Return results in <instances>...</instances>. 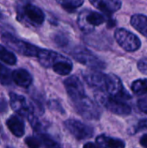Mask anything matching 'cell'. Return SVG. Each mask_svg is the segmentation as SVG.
<instances>
[{"mask_svg":"<svg viewBox=\"0 0 147 148\" xmlns=\"http://www.w3.org/2000/svg\"><path fill=\"white\" fill-rule=\"evenodd\" d=\"M12 81V72L0 62V83L2 85H10Z\"/></svg>","mask_w":147,"mask_h":148,"instance_id":"obj_22","label":"cell"},{"mask_svg":"<svg viewBox=\"0 0 147 148\" xmlns=\"http://www.w3.org/2000/svg\"><path fill=\"white\" fill-rule=\"evenodd\" d=\"M114 37L119 45L128 52L136 51L141 46L139 38L125 29H117L114 33Z\"/></svg>","mask_w":147,"mask_h":148,"instance_id":"obj_6","label":"cell"},{"mask_svg":"<svg viewBox=\"0 0 147 148\" xmlns=\"http://www.w3.org/2000/svg\"><path fill=\"white\" fill-rule=\"evenodd\" d=\"M106 92H107L112 97L120 101L131 99L130 94L124 88L120 79L113 74L107 75Z\"/></svg>","mask_w":147,"mask_h":148,"instance_id":"obj_8","label":"cell"},{"mask_svg":"<svg viewBox=\"0 0 147 148\" xmlns=\"http://www.w3.org/2000/svg\"><path fill=\"white\" fill-rule=\"evenodd\" d=\"M52 69L56 74L60 75H67L71 72L73 69V64L71 61L68 57L65 56L64 58L60 60L58 62H56L52 67Z\"/></svg>","mask_w":147,"mask_h":148,"instance_id":"obj_19","label":"cell"},{"mask_svg":"<svg viewBox=\"0 0 147 148\" xmlns=\"http://www.w3.org/2000/svg\"><path fill=\"white\" fill-rule=\"evenodd\" d=\"M17 18L33 26L42 25L45 19L43 11L37 6L26 3L17 8Z\"/></svg>","mask_w":147,"mask_h":148,"instance_id":"obj_2","label":"cell"},{"mask_svg":"<svg viewBox=\"0 0 147 148\" xmlns=\"http://www.w3.org/2000/svg\"><path fill=\"white\" fill-rule=\"evenodd\" d=\"M138 106L139 108V109L147 114V97L146 98H143V99H140L139 101H138Z\"/></svg>","mask_w":147,"mask_h":148,"instance_id":"obj_27","label":"cell"},{"mask_svg":"<svg viewBox=\"0 0 147 148\" xmlns=\"http://www.w3.org/2000/svg\"><path fill=\"white\" fill-rule=\"evenodd\" d=\"M0 16H1V15H0Z\"/></svg>","mask_w":147,"mask_h":148,"instance_id":"obj_33","label":"cell"},{"mask_svg":"<svg viewBox=\"0 0 147 148\" xmlns=\"http://www.w3.org/2000/svg\"><path fill=\"white\" fill-rule=\"evenodd\" d=\"M40 140L42 143V145L46 148H60L59 145L49 135L47 134H40Z\"/></svg>","mask_w":147,"mask_h":148,"instance_id":"obj_24","label":"cell"},{"mask_svg":"<svg viewBox=\"0 0 147 148\" xmlns=\"http://www.w3.org/2000/svg\"><path fill=\"white\" fill-rule=\"evenodd\" d=\"M64 86H65V88L72 101L77 100V99L86 95L82 82L75 75L68 77L64 81Z\"/></svg>","mask_w":147,"mask_h":148,"instance_id":"obj_11","label":"cell"},{"mask_svg":"<svg viewBox=\"0 0 147 148\" xmlns=\"http://www.w3.org/2000/svg\"><path fill=\"white\" fill-rule=\"evenodd\" d=\"M77 113L86 120H98L101 117V110L98 106L88 96L84 95L73 101Z\"/></svg>","mask_w":147,"mask_h":148,"instance_id":"obj_4","label":"cell"},{"mask_svg":"<svg viewBox=\"0 0 147 148\" xmlns=\"http://www.w3.org/2000/svg\"><path fill=\"white\" fill-rule=\"evenodd\" d=\"M96 142L101 148H125L126 147L123 140L109 138L105 135H101L97 137Z\"/></svg>","mask_w":147,"mask_h":148,"instance_id":"obj_17","label":"cell"},{"mask_svg":"<svg viewBox=\"0 0 147 148\" xmlns=\"http://www.w3.org/2000/svg\"><path fill=\"white\" fill-rule=\"evenodd\" d=\"M140 144L143 147L147 148V134H145L140 139Z\"/></svg>","mask_w":147,"mask_h":148,"instance_id":"obj_29","label":"cell"},{"mask_svg":"<svg viewBox=\"0 0 147 148\" xmlns=\"http://www.w3.org/2000/svg\"><path fill=\"white\" fill-rule=\"evenodd\" d=\"M10 101L12 109L19 115L27 117L31 112H33L32 104H29L26 98L23 95L10 93Z\"/></svg>","mask_w":147,"mask_h":148,"instance_id":"obj_10","label":"cell"},{"mask_svg":"<svg viewBox=\"0 0 147 148\" xmlns=\"http://www.w3.org/2000/svg\"><path fill=\"white\" fill-rule=\"evenodd\" d=\"M25 144L29 147V148H40L42 146V141L36 137L29 136L25 139Z\"/></svg>","mask_w":147,"mask_h":148,"instance_id":"obj_25","label":"cell"},{"mask_svg":"<svg viewBox=\"0 0 147 148\" xmlns=\"http://www.w3.org/2000/svg\"><path fill=\"white\" fill-rule=\"evenodd\" d=\"M138 126H139V128H143V129L146 128L147 129V120H142V121H140L139 122V125Z\"/></svg>","mask_w":147,"mask_h":148,"instance_id":"obj_30","label":"cell"},{"mask_svg":"<svg viewBox=\"0 0 147 148\" xmlns=\"http://www.w3.org/2000/svg\"><path fill=\"white\" fill-rule=\"evenodd\" d=\"M7 148H11V147H7Z\"/></svg>","mask_w":147,"mask_h":148,"instance_id":"obj_32","label":"cell"},{"mask_svg":"<svg viewBox=\"0 0 147 148\" xmlns=\"http://www.w3.org/2000/svg\"><path fill=\"white\" fill-rule=\"evenodd\" d=\"M56 1L60 5H62L65 10H76L77 8L81 7L84 3V0H56Z\"/></svg>","mask_w":147,"mask_h":148,"instance_id":"obj_23","label":"cell"},{"mask_svg":"<svg viewBox=\"0 0 147 148\" xmlns=\"http://www.w3.org/2000/svg\"><path fill=\"white\" fill-rule=\"evenodd\" d=\"M72 54L76 61L92 68L93 69H103L105 67V64L102 61H101L94 54L84 47L79 46L75 48Z\"/></svg>","mask_w":147,"mask_h":148,"instance_id":"obj_7","label":"cell"},{"mask_svg":"<svg viewBox=\"0 0 147 148\" xmlns=\"http://www.w3.org/2000/svg\"><path fill=\"white\" fill-rule=\"evenodd\" d=\"M96 70L97 69H93V71L83 73V78L89 86L96 88L101 91H106L107 75Z\"/></svg>","mask_w":147,"mask_h":148,"instance_id":"obj_12","label":"cell"},{"mask_svg":"<svg viewBox=\"0 0 147 148\" xmlns=\"http://www.w3.org/2000/svg\"><path fill=\"white\" fill-rule=\"evenodd\" d=\"M95 98L101 106H103L106 109L115 114L128 115L132 112V109L129 105H127L120 100L112 97L109 95L101 93L95 95Z\"/></svg>","mask_w":147,"mask_h":148,"instance_id":"obj_3","label":"cell"},{"mask_svg":"<svg viewBox=\"0 0 147 148\" xmlns=\"http://www.w3.org/2000/svg\"><path fill=\"white\" fill-rule=\"evenodd\" d=\"M6 126L16 137L20 138L24 134V122L17 115L10 116L6 121Z\"/></svg>","mask_w":147,"mask_h":148,"instance_id":"obj_16","label":"cell"},{"mask_svg":"<svg viewBox=\"0 0 147 148\" xmlns=\"http://www.w3.org/2000/svg\"><path fill=\"white\" fill-rule=\"evenodd\" d=\"M2 41L10 49L24 56H37L41 49L28 42L20 40L14 36L5 33L1 37Z\"/></svg>","mask_w":147,"mask_h":148,"instance_id":"obj_1","label":"cell"},{"mask_svg":"<svg viewBox=\"0 0 147 148\" xmlns=\"http://www.w3.org/2000/svg\"><path fill=\"white\" fill-rule=\"evenodd\" d=\"M0 61L9 65H15L17 60L14 53H12L4 46L0 44Z\"/></svg>","mask_w":147,"mask_h":148,"instance_id":"obj_20","label":"cell"},{"mask_svg":"<svg viewBox=\"0 0 147 148\" xmlns=\"http://www.w3.org/2000/svg\"><path fill=\"white\" fill-rule=\"evenodd\" d=\"M138 68L143 74L147 75V58H142L139 61Z\"/></svg>","mask_w":147,"mask_h":148,"instance_id":"obj_26","label":"cell"},{"mask_svg":"<svg viewBox=\"0 0 147 148\" xmlns=\"http://www.w3.org/2000/svg\"><path fill=\"white\" fill-rule=\"evenodd\" d=\"M131 24L144 36L147 37V16L141 14L133 15L131 18Z\"/></svg>","mask_w":147,"mask_h":148,"instance_id":"obj_18","label":"cell"},{"mask_svg":"<svg viewBox=\"0 0 147 148\" xmlns=\"http://www.w3.org/2000/svg\"><path fill=\"white\" fill-rule=\"evenodd\" d=\"M106 18L96 11H82L78 17V25L84 33H91L95 26L104 23Z\"/></svg>","mask_w":147,"mask_h":148,"instance_id":"obj_5","label":"cell"},{"mask_svg":"<svg viewBox=\"0 0 147 148\" xmlns=\"http://www.w3.org/2000/svg\"><path fill=\"white\" fill-rule=\"evenodd\" d=\"M12 81L18 86L28 88L32 82V76L24 69H17L12 72Z\"/></svg>","mask_w":147,"mask_h":148,"instance_id":"obj_15","label":"cell"},{"mask_svg":"<svg viewBox=\"0 0 147 148\" xmlns=\"http://www.w3.org/2000/svg\"><path fill=\"white\" fill-rule=\"evenodd\" d=\"M90 3L101 11L110 15L119 10L121 7L120 0H89Z\"/></svg>","mask_w":147,"mask_h":148,"instance_id":"obj_14","label":"cell"},{"mask_svg":"<svg viewBox=\"0 0 147 148\" xmlns=\"http://www.w3.org/2000/svg\"><path fill=\"white\" fill-rule=\"evenodd\" d=\"M7 111V102L3 99H0V114Z\"/></svg>","mask_w":147,"mask_h":148,"instance_id":"obj_28","label":"cell"},{"mask_svg":"<svg viewBox=\"0 0 147 148\" xmlns=\"http://www.w3.org/2000/svg\"><path fill=\"white\" fill-rule=\"evenodd\" d=\"M132 90L138 95L147 94V79H139L133 82Z\"/></svg>","mask_w":147,"mask_h":148,"instance_id":"obj_21","label":"cell"},{"mask_svg":"<svg viewBox=\"0 0 147 148\" xmlns=\"http://www.w3.org/2000/svg\"><path fill=\"white\" fill-rule=\"evenodd\" d=\"M64 57H65L64 56L57 52L48 50V49H42L37 56L40 64L45 68H52L56 62H58L60 60H62Z\"/></svg>","mask_w":147,"mask_h":148,"instance_id":"obj_13","label":"cell"},{"mask_svg":"<svg viewBox=\"0 0 147 148\" xmlns=\"http://www.w3.org/2000/svg\"><path fill=\"white\" fill-rule=\"evenodd\" d=\"M83 148H100L99 146H97L96 144L94 143H92V142H89V143H87L84 145Z\"/></svg>","mask_w":147,"mask_h":148,"instance_id":"obj_31","label":"cell"},{"mask_svg":"<svg viewBox=\"0 0 147 148\" xmlns=\"http://www.w3.org/2000/svg\"><path fill=\"white\" fill-rule=\"evenodd\" d=\"M64 125L68 131L77 140H86L94 134V129L91 127L75 119L67 120Z\"/></svg>","mask_w":147,"mask_h":148,"instance_id":"obj_9","label":"cell"}]
</instances>
